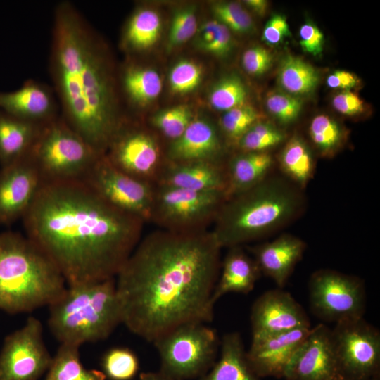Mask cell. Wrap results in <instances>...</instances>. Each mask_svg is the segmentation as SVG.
Wrapping results in <instances>:
<instances>
[{"label":"cell","instance_id":"cell-1","mask_svg":"<svg viewBox=\"0 0 380 380\" xmlns=\"http://www.w3.org/2000/svg\"><path fill=\"white\" fill-rule=\"evenodd\" d=\"M221 249L211 229L141 238L115 277L122 324L153 343L181 325L211 322Z\"/></svg>","mask_w":380,"mask_h":380},{"label":"cell","instance_id":"cell-2","mask_svg":"<svg viewBox=\"0 0 380 380\" xmlns=\"http://www.w3.org/2000/svg\"><path fill=\"white\" fill-rule=\"evenodd\" d=\"M23 219L27 236L53 262L67 285L115 278L146 223L82 180L43 184Z\"/></svg>","mask_w":380,"mask_h":380},{"label":"cell","instance_id":"cell-3","mask_svg":"<svg viewBox=\"0 0 380 380\" xmlns=\"http://www.w3.org/2000/svg\"><path fill=\"white\" fill-rule=\"evenodd\" d=\"M49 72L61 115L103 155L126 118L106 46L69 1L54 8Z\"/></svg>","mask_w":380,"mask_h":380},{"label":"cell","instance_id":"cell-4","mask_svg":"<svg viewBox=\"0 0 380 380\" xmlns=\"http://www.w3.org/2000/svg\"><path fill=\"white\" fill-rule=\"evenodd\" d=\"M304 190L282 175L270 174L222 204L211 229L222 248L242 246L267 237L305 210Z\"/></svg>","mask_w":380,"mask_h":380},{"label":"cell","instance_id":"cell-5","mask_svg":"<svg viewBox=\"0 0 380 380\" xmlns=\"http://www.w3.org/2000/svg\"><path fill=\"white\" fill-rule=\"evenodd\" d=\"M66 286L56 265L27 236L0 234V310L17 314L49 306Z\"/></svg>","mask_w":380,"mask_h":380},{"label":"cell","instance_id":"cell-6","mask_svg":"<svg viewBox=\"0 0 380 380\" xmlns=\"http://www.w3.org/2000/svg\"><path fill=\"white\" fill-rule=\"evenodd\" d=\"M48 307V327L60 343L102 341L122 323L115 278L67 285Z\"/></svg>","mask_w":380,"mask_h":380},{"label":"cell","instance_id":"cell-7","mask_svg":"<svg viewBox=\"0 0 380 380\" xmlns=\"http://www.w3.org/2000/svg\"><path fill=\"white\" fill-rule=\"evenodd\" d=\"M28 156L44 184L82 180L102 155L60 114L42 127Z\"/></svg>","mask_w":380,"mask_h":380},{"label":"cell","instance_id":"cell-8","mask_svg":"<svg viewBox=\"0 0 380 380\" xmlns=\"http://www.w3.org/2000/svg\"><path fill=\"white\" fill-rule=\"evenodd\" d=\"M216 331L203 323L181 325L153 343L160 359V371L178 380L202 376L216 362L220 345Z\"/></svg>","mask_w":380,"mask_h":380},{"label":"cell","instance_id":"cell-9","mask_svg":"<svg viewBox=\"0 0 380 380\" xmlns=\"http://www.w3.org/2000/svg\"><path fill=\"white\" fill-rule=\"evenodd\" d=\"M226 199L223 191H198L156 185L149 222L173 232L208 230Z\"/></svg>","mask_w":380,"mask_h":380},{"label":"cell","instance_id":"cell-10","mask_svg":"<svg viewBox=\"0 0 380 380\" xmlns=\"http://www.w3.org/2000/svg\"><path fill=\"white\" fill-rule=\"evenodd\" d=\"M310 306L319 319L335 324L363 318L365 283L360 277L330 269L315 271L308 282Z\"/></svg>","mask_w":380,"mask_h":380},{"label":"cell","instance_id":"cell-11","mask_svg":"<svg viewBox=\"0 0 380 380\" xmlns=\"http://www.w3.org/2000/svg\"><path fill=\"white\" fill-rule=\"evenodd\" d=\"M117 169L139 180L156 185L168 160L157 137L122 122L104 153Z\"/></svg>","mask_w":380,"mask_h":380},{"label":"cell","instance_id":"cell-12","mask_svg":"<svg viewBox=\"0 0 380 380\" xmlns=\"http://www.w3.org/2000/svg\"><path fill=\"white\" fill-rule=\"evenodd\" d=\"M331 338L341 380L380 376V332L363 318L335 324Z\"/></svg>","mask_w":380,"mask_h":380},{"label":"cell","instance_id":"cell-13","mask_svg":"<svg viewBox=\"0 0 380 380\" xmlns=\"http://www.w3.org/2000/svg\"><path fill=\"white\" fill-rule=\"evenodd\" d=\"M82 181L113 206L149 222L155 186L119 170L104 154Z\"/></svg>","mask_w":380,"mask_h":380},{"label":"cell","instance_id":"cell-14","mask_svg":"<svg viewBox=\"0 0 380 380\" xmlns=\"http://www.w3.org/2000/svg\"><path fill=\"white\" fill-rule=\"evenodd\" d=\"M52 357L43 338L40 320L30 316L8 335L0 352V380H38L48 370Z\"/></svg>","mask_w":380,"mask_h":380},{"label":"cell","instance_id":"cell-15","mask_svg":"<svg viewBox=\"0 0 380 380\" xmlns=\"http://www.w3.org/2000/svg\"><path fill=\"white\" fill-rule=\"evenodd\" d=\"M285 380H341L331 338L324 324L311 327L289 365Z\"/></svg>","mask_w":380,"mask_h":380},{"label":"cell","instance_id":"cell-16","mask_svg":"<svg viewBox=\"0 0 380 380\" xmlns=\"http://www.w3.org/2000/svg\"><path fill=\"white\" fill-rule=\"evenodd\" d=\"M251 323L252 336L311 327L303 307L289 292L279 288L265 291L255 300Z\"/></svg>","mask_w":380,"mask_h":380},{"label":"cell","instance_id":"cell-17","mask_svg":"<svg viewBox=\"0 0 380 380\" xmlns=\"http://www.w3.org/2000/svg\"><path fill=\"white\" fill-rule=\"evenodd\" d=\"M43 184L38 170L26 158L0 170V224L8 225L23 217Z\"/></svg>","mask_w":380,"mask_h":380},{"label":"cell","instance_id":"cell-18","mask_svg":"<svg viewBox=\"0 0 380 380\" xmlns=\"http://www.w3.org/2000/svg\"><path fill=\"white\" fill-rule=\"evenodd\" d=\"M310 329L252 336L251 346L246 355L253 371L260 378H283L291 360Z\"/></svg>","mask_w":380,"mask_h":380},{"label":"cell","instance_id":"cell-19","mask_svg":"<svg viewBox=\"0 0 380 380\" xmlns=\"http://www.w3.org/2000/svg\"><path fill=\"white\" fill-rule=\"evenodd\" d=\"M165 152L167 160L174 163H225L227 159L226 144L218 128L203 118H194L178 139L167 144Z\"/></svg>","mask_w":380,"mask_h":380},{"label":"cell","instance_id":"cell-20","mask_svg":"<svg viewBox=\"0 0 380 380\" xmlns=\"http://www.w3.org/2000/svg\"><path fill=\"white\" fill-rule=\"evenodd\" d=\"M53 87L28 79L18 89L0 91V110L18 118L44 125L60 115Z\"/></svg>","mask_w":380,"mask_h":380},{"label":"cell","instance_id":"cell-21","mask_svg":"<svg viewBox=\"0 0 380 380\" xmlns=\"http://www.w3.org/2000/svg\"><path fill=\"white\" fill-rule=\"evenodd\" d=\"M306 248L303 240L291 234H282L271 241L249 248L261 274L283 288Z\"/></svg>","mask_w":380,"mask_h":380},{"label":"cell","instance_id":"cell-22","mask_svg":"<svg viewBox=\"0 0 380 380\" xmlns=\"http://www.w3.org/2000/svg\"><path fill=\"white\" fill-rule=\"evenodd\" d=\"M156 185L198 191H223L226 194L227 181L225 163L168 161Z\"/></svg>","mask_w":380,"mask_h":380},{"label":"cell","instance_id":"cell-23","mask_svg":"<svg viewBox=\"0 0 380 380\" xmlns=\"http://www.w3.org/2000/svg\"><path fill=\"white\" fill-rule=\"evenodd\" d=\"M261 275L255 260L242 246L229 248L221 262L219 277L213 293V303L215 304L228 293H250Z\"/></svg>","mask_w":380,"mask_h":380},{"label":"cell","instance_id":"cell-24","mask_svg":"<svg viewBox=\"0 0 380 380\" xmlns=\"http://www.w3.org/2000/svg\"><path fill=\"white\" fill-rule=\"evenodd\" d=\"M274 159L270 152L241 151L228 157L225 163L227 198L241 193L272 173Z\"/></svg>","mask_w":380,"mask_h":380},{"label":"cell","instance_id":"cell-25","mask_svg":"<svg viewBox=\"0 0 380 380\" xmlns=\"http://www.w3.org/2000/svg\"><path fill=\"white\" fill-rule=\"evenodd\" d=\"M44 125L0 110V164L7 166L26 158Z\"/></svg>","mask_w":380,"mask_h":380},{"label":"cell","instance_id":"cell-26","mask_svg":"<svg viewBox=\"0 0 380 380\" xmlns=\"http://www.w3.org/2000/svg\"><path fill=\"white\" fill-rule=\"evenodd\" d=\"M220 357L200 380H260L250 367L239 333L226 334L220 342Z\"/></svg>","mask_w":380,"mask_h":380},{"label":"cell","instance_id":"cell-27","mask_svg":"<svg viewBox=\"0 0 380 380\" xmlns=\"http://www.w3.org/2000/svg\"><path fill=\"white\" fill-rule=\"evenodd\" d=\"M119 82L127 100L139 107L154 101L163 89V82L157 71L134 63L125 66Z\"/></svg>","mask_w":380,"mask_h":380},{"label":"cell","instance_id":"cell-28","mask_svg":"<svg viewBox=\"0 0 380 380\" xmlns=\"http://www.w3.org/2000/svg\"><path fill=\"white\" fill-rule=\"evenodd\" d=\"M162 20L158 12L138 8L127 20L122 35V46L127 51H141L152 47L160 37Z\"/></svg>","mask_w":380,"mask_h":380},{"label":"cell","instance_id":"cell-29","mask_svg":"<svg viewBox=\"0 0 380 380\" xmlns=\"http://www.w3.org/2000/svg\"><path fill=\"white\" fill-rule=\"evenodd\" d=\"M281 173L304 190L315 174V160L306 143L298 136L290 138L279 156Z\"/></svg>","mask_w":380,"mask_h":380},{"label":"cell","instance_id":"cell-30","mask_svg":"<svg viewBox=\"0 0 380 380\" xmlns=\"http://www.w3.org/2000/svg\"><path fill=\"white\" fill-rule=\"evenodd\" d=\"M278 82L293 96H304L313 92L319 75L316 69L302 58L289 55L283 58L278 70Z\"/></svg>","mask_w":380,"mask_h":380},{"label":"cell","instance_id":"cell-31","mask_svg":"<svg viewBox=\"0 0 380 380\" xmlns=\"http://www.w3.org/2000/svg\"><path fill=\"white\" fill-rule=\"evenodd\" d=\"M80 346L61 343L47 370L45 380H105V374L87 369L80 361Z\"/></svg>","mask_w":380,"mask_h":380},{"label":"cell","instance_id":"cell-32","mask_svg":"<svg viewBox=\"0 0 380 380\" xmlns=\"http://www.w3.org/2000/svg\"><path fill=\"white\" fill-rule=\"evenodd\" d=\"M248 91L242 79L235 73L221 77L212 87L208 100L213 108L226 112L244 105Z\"/></svg>","mask_w":380,"mask_h":380},{"label":"cell","instance_id":"cell-33","mask_svg":"<svg viewBox=\"0 0 380 380\" xmlns=\"http://www.w3.org/2000/svg\"><path fill=\"white\" fill-rule=\"evenodd\" d=\"M286 138L285 134L275 125L259 120L253 124L239 139L236 146L241 151L269 152V150L281 143Z\"/></svg>","mask_w":380,"mask_h":380},{"label":"cell","instance_id":"cell-34","mask_svg":"<svg viewBox=\"0 0 380 380\" xmlns=\"http://www.w3.org/2000/svg\"><path fill=\"white\" fill-rule=\"evenodd\" d=\"M309 134L314 145L325 156H332L343 139V131L338 122L322 114L312 120L309 126Z\"/></svg>","mask_w":380,"mask_h":380},{"label":"cell","instance_id":"cell-35","mask_svg":"<svg viewBox=\"0 0 380 380\" xmlns=\"http://www.w3.org/2000/svg\"><path fill=\"white\" fill-rule=\"evenodd\" d=\"M194 118L191 108L183 104L156 113L151 123L169 144L184 132Z\"/></svg>","mask_w":380,"mask_h":380},{"label":"cell","instance_id":"cell-36","mask_svg":"<svg viewBox=\"0 0 380 380\" xmlns=\"http://www.w3.org/2000/svg\"><path fill=\"white\" fill-rule=\"evenodd\" d=\"M103 372L110 380H130L139 367L136 354L125 347L109 349L101 360Z\"/></svg>","mask_w":380,"mask_h":380},{"label":"cell","instance_id":"cell-37","mask_svg":"<svg viewBox=\"0 0 380 380\" xmlns=\"http://www.w3.org/2000/svg\"><path fill=\"white\" fill-rule=\"evenodd\" d=\"M263 120L254 108L243 105L224 112L220 121L222 134L236 146L239 139L255 122Z\"/></svg>","mask_w":380,"mask_h":380},{"label":"cell","instance_id":"cell-38","mask_svg":"<svg viewBox=\"0 0 380 380\" xmlns=\"http://www.w3.org/2000/svg\"><path fill=\"white\" fill-rule=\"evenodd\" d=\"M212 11L217 20L230 31L239 34H249L255 25L250 14L242 6L234 1L217 2L212 6Z\"/></svg>","mask_w":380,"mask_h":380},{"label":"cell","instance_id":"cell-39","mask_svg":"<svg viewBox=\"0 0 380 380\" xmlns=\"http://www.w3.org/2000/svg\"><path fill=\"white\" fill-rule=\"evenodd\" d=\"M203 71L200 64L189 59L177 61L170 69L168 80L172 93L185 94L196 89L201 82Z\"/></svg>","mask_w":380,"mask_h":380},{"label":"cell","instance_id":"cell-40","mask_svg":"<svg viewBox=\"0 0 380 380\" xmlns=\"http://www.w3.org/2000/svg\"><path fill=\"white\" fill-rule=\"evenodd\" d=\"M196 10L195 6L187 5L175 11L170 23L167 49L181 46L196 33Z\"/></svg>","mask_w":380,"mask_h":380},{"label":"cell","instance_id":"cell-41","mask_svg":"<svg viewBox=\"0 0 380 380\" xmlns=\"http://www.w3.org/2000/svg\"><path fill=\"white\" fill-rule=\"evenodd\" d=\"M268 112L280 123L288 125L299 116L302 101L297 96L286 92L273 91L268 94L265 100Z\"/></svg>","mask_w":380,"mask_h":380},{"label":"cell","instance_id":"cell-42","mask_svg":"<svg viewBox=\"0 0 380 380\" xmlns=\"http://www.w3.org/2000/svg\"><path fill=\"white\" fill-rule=\"evenodd\" d=\"M273 61L272 53L261 46H254L246 49L241 58L244 70L254 76L261 75L268 71Z\"/></svg>","mask_w":380,"mask_h":380},{"label":"cell","instance_id":"cell-43","mask_svg":"<svg viewBox=\"0 0 380 380\" xmlns=\"http://www.w3.org/2000/svg\"><path fill=\"white\" fill-rule=\"evenodd\" d=\"M300 45L302 49L314 56H319L323 51L324 37L319 27L308 22L299 29Z\"/></svg>","mask_w":380,"mask_h":380},{"label":"cell","instance_id":"cell-44","mask_svg":"<svg viewBox=\"0 0 380 380\" xmlns=\"http://www.w3.org/2000/svg\"><path fill=\"white\" fill-rule=\"evenodd\" d=\"M291 35L286 18L281 14L275 13L266 23L262 39L269 45H277Z\"/></svg>","mask_w":380,"mask_h":380},{"label":"cell","instance_id":"cell-45","mask_svg":"<svg viewBox=\"0 0 380 380\" xmlns=\"http://www.w3.org/2000/svg\"><path fill=\"white\" fill-rule=\"evenodd\" d=\"M332 105L337 112L348 116L358 115L365 109L362 100L350 90H343L336 94Z\"/></svg>","mask_w":380,"mask_h":380},{"label":"cell","instance_id":"cell-46","mask_svg":"<svg viewBox=\"0 0 380 380\" xmlns=\"http://www.w3.org/2000/svg\"><path fill=\"white\" fill-rule=\"evenodd\" d=\"M232 47L233 39L231 31L220 23L214 39L201 49L218 57H224L231 52Z\"/></svg>","mask_w":380,"mask_h":380},{"label":"cell","instance_id":"cell-47","mask_svg":"<svg viewBox=\"0 0 380 380\" xmlns=\"http://www.w3.org/2000/svg\"><path fill=\"white\" fill-rule=\"evenodd\" d=\"M359 82L356 75L350 72L338 70L332 72L326 80V84L331 89L350 90Z\"/></svg>","mask_w":380,"mask_h":380},{"label":"cell","instance_id":"cell-48","mask_svg":"<svg viewBox=\"0 0 380 380\" xmlns=\"http://www.w3.org/2000/svg\"><path fill=\"white\" fill-rule=\"evenodd\" d=\"M220 23L217 20H211L204 23L198 30L197 44L202 49L215 38Z\"/></svg>","mask_w":380,"mask_h":380},{"label":"cell","instance_id":"cell-49","mask_svg":"<svg viewBox=\"0 0 380 380\" xmlns=\"http://www.w3.org/2000/svg\"><path fill=\"white\" fill-rule=\"evenodd\" d=\"M244 2L259 15H264L268 8V3L265 0H246Z\"/></svg>","mask_w":380,"mask_h":380},{"label":"cell","instance_id":"cell-50","mask_svg":"<svg viewBox=\"0 0 380 380\" xmlns=\"http://www.w3.org/2000/svg\"><path fill=\"white\" fill-rule=\"evenodd\" d=\"M139 380H178L173 379L162 373L158 372H144L140 374Z\"/></svg>","mask_w":380,"mask_h":380},{"label":"cell","instance_id":"cell-51","mask_svg":"<svg viewBox=\"0 0 380 380\" xmlns=\"http://www.w3.org/2000/svg\"><path fill=\"white\" fill-rule=\"evenodd\" d=\"M373 380H380V376H377V377L374 378Z\"/></svg>","mask_w":380,"mask_h":380}]
</instances>
